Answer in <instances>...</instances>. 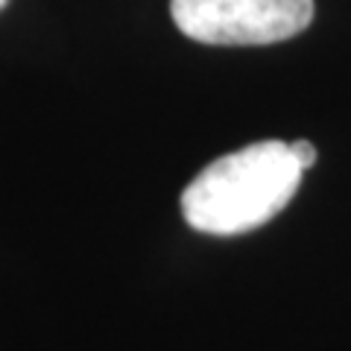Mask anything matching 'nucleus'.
I'll list each match as a JSON object with an SVG mask.
<instances>
[{"label":"nucleus","instance_id":"nucleus-1","mask_svg":"<svg viewBox=\"0 0 351 351\" xmlns=\"http://www.w3.org/2000/svg\"><path fill=\"white\" fill-rule=\"evenodd\" d=\"M302 164L284 141H258L211 161L182 193L188 226L202 234L255 232L287 208L302 182Z\"/></svg>","mask_w":351,"mask_h":351},{"label":"nucleus","instance_id":"nucleus-2","mask_svg":"<svg viewBox=\"0 0 351 351\" xmlns=\"http://www.w3.org/2000/svg\"><path fill=\"white\" fill-rule=\"evenodd\" d=\"M184 36L217 47H255L299 36L313 21V0H170Z\"/></svg>","mask_w":351,"mask_h":351},{"label":"nucleus","instance_id":"nucleus-3","mask_svg":"<svg viewBox=\"0 0 351 351\" xmlns=\"http://www.w3.org/2000/svg\"><path fill=\"white\" fill-rule=\"evenodd\" d=\"M290 152L295 156V161L302 164V170H311L316 164V147L311 141H295V144H290Z\"/></svg>","mask_w":351,"mask_h":351},{"label":"nucleus","instance_id":"nucleus-4","mask_svg":"<svg viewBox=\"0 0 351 351\" xmlns=\"http://www.w3.org/2000/svg\"><path fill=\"white\" fill-rule=\"evenodd\" d=\"M6 3H9V0H0V12H3V9H6Z\"/></svg>","mask_w":351,"mask_h":351}]
</instances>
